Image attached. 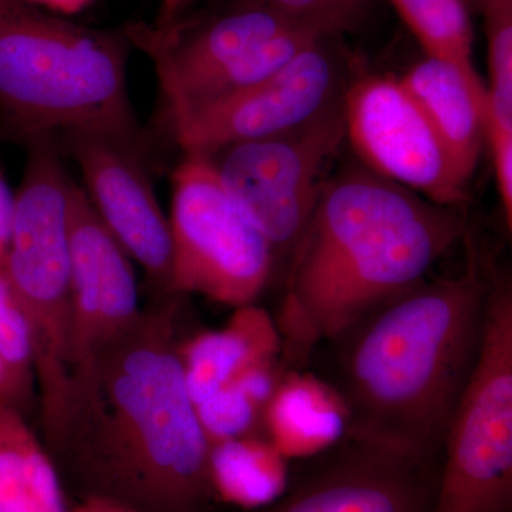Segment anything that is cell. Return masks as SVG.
<instances>
[{
    "mask_svg": "<svg viewBox=\"0 0 512 512\" xmlns=\"http://www.w3.org/2000/svg\"><path fill=\"white\" fill-rule=\"evenodd\" d=\"M174 308L146 309L72 369L46 448L82 500L137 512H205L215 501L211 444L185 384Z\"/></svg>",
    "mask_w": 512,
    "mask_h": 512,
    "instance_id": "6da1fadb",
    "label": "cell"
},
{
    "mask_svg": "<svg viewBox=\"0 0 512 512\" xmlns=\"http://www.w3.org/2000/svg\"><path fill=\"white\" fill-rule=\"evenodd\" d=\"M468 205H441L363 167L329 175L292 251L276 328L288 359L335 342L421 281L466 238Z\"/></svg>",
    "mask_w": 512,
    "mask_h": 512,
    "instance_id": "7a4b0ae2",
    "label": "cell"
},
{
    "mask_svg": "<svg viewBox=\"0 0 512 512\" xmlns=\"http://www.w3.org/2000/svg\"><path fill=\"white\" fill-rule=\"evenodd\" d=\"M468 249L463 274L421 281L335 340L348 439L429 458L443 450L493 286Z\"/></svg>",
    "mask_w": 512,
    "mask_h": 512,
    "instance_id": "3957f363",
    "label": "cell"
},
{
    "mask_svg": "<svg viewBox=\"0 0 512 512\" xmlns=\"http://www.w3.org/2000/svg\"><path fill=\"white\" fill-rule=\"evenodd\" d=\"M130 42L121 30L90 28L0 0V141H30L99 128L144 143L127 86Z\"/></svg>",
    "mask_w": 512,
    "mask_h": 512,
    "instance_id": "277c9868",
    "label": "cell"
},
{
    "mask_svg": "<svg viewBox=\"0 0 512 512\" xmlns=\"http://www.w3.org/2000/svg\"><path fill=\"white\" fill-rule=\"evenodd\" d=\"M431 512H508L512 497V292L491 286L476 363L451 416Z\"/></svg>",
    "mask_w": 512,
    "mask_h": 512,
    "instance_id": "5b68a950",
    "label": "cell"
},
{
    "mask_svg": "<svg viewBox=\"0 0 512 512\" xmlns=\"http://www.w3.org/2000/svg\"><path fill=\"white\" fill-rule=\"evenodd\" d=\"M171 295L197 293L222 305H252L276 255L222 185L210 157L184 154L171 177Z\"/></svg>",
    "mask_w": 512,
    "mask_h": 512,
    "instance_id": "8992f818",
    "label": "cell"
},
{
    "mask_svg": "<svg viewBox=\"0 0 512 512\" xmlns=\"http://www.w3.org/2000/svg\"><path fill=\"white\" fill-rule=\"evenodd\" d=\"M23 148L25 168L2 271L28 319L33 345L55 355L69 342V210L76 181L56 137L36 138Z\"/></svg>",
    "mask_w": 512,
    "mask_h": 512,
    "instance_id": "52a82bcc",
    "label": "cell"
},
{
    "mask_svg": "<svg viewBox=\"0 0 512 512\" xmlns=\"http://www.w3.org/2000/svg\"><path fill=\"white\" fill-rule=\"evenodd\" d=\"M345 141L340 96L302 126L229 144L208 157L225 190L278 256L292 254L298 244Z\"/></svg>",
    "mask_w": 512,
    "mask_h": 512,
    "instance_id": "ba28073f",
    "label": "cell"
},
{
    "mask_svg": "<svg viewBox=\"0 0 512 512\" xmlns=\"http://www.w3.org/2000/svg\"><path fill=\"white\" fill-rule=\"evenodd\" d=\"M295 28L262 0H225L163 26L130 22L123 32L153 63L170 123L259 47Z\"/></svg>",
    "mask_w": 512,
    "mask_h": 512,
    "instance_id": "9c48e42d",
    "label": "cell"
},
{
    "mask_svg": "<svg viewBox=\"0 0 512 512\" xmlns=\"http://www.w3.org/2000/svg\"><path fill=\"white\" fill-rule=\"evenodd\" d=\"M346 141L360 163L441 205H468V184L396 77H360L342 93Z\"/></svg>",
    "mask_w": 512,
    "mask_h": 512,
    "instance_id": "30bf717a",
    "label": "cell"
},
{
    "mask_svg": "<svg viewBox=\"0 0 512 512\" xmlns=\"http://www.w3.org/2000/svg\"><path fill=\"white\" fill-rule=\"evenodd\" d=\"M335 42L320 39L264 82L171 121L175 143L184 154L210 156L229 144L278 136L315 119L342 96Z\"/></svg>",
    "mask_w": 512,
    "mask_h": 512,
    "instance_id": "8fae6325",
    "label": "cell"
},
{
    "mask_svg": "<svg viewBox=\"0 0 512 512\" xmlns=\"http://www.w3.org/2000/svg\"><path fill=\"white\" fill-rule=\"evenodd\" d=\"M56 141L79 167L82 188L101 222L151 282L168 293L170 222L144 164V143L99 128L66 130Z\"/></svg>",
    "mask_w": 512,
    "mask_h": 512,
    "instance_id": "7c38bea8",
    "label": "cell"
},
{
    "mask_svg": "<svg viewBox=\"0 0 512 512\" xmlns=\"http://www.w3.org/2000/svg\"><path fill=\"white\" fill-rule=\"evenodd\" d=\"M70 366L82 363L141 315L133 259L96 214L82 185L69 210Z\"/></svg>",
    "mask_w": 512,
    "mask_h": 512,
    "instance_id": "4fadbf2b",
    "label": "cell"
},
{
    "mask_svg": "<svg viewBox=\"0 0 512 512\" xmlns=\"http://www.w3.org/2000/svg\"><path fill=\"white\" fill-rule=\"evenodd\" d=\"M350 440L348 450L298 491L262 512H431L433 458Z\"/></svg>",
    "mask_w": 512,
    "mask_h": 512,
    "instance_id": "5bb4252c",
    "label": "cell"
},
{
    "mask_svg": "<svg viewBox=\"0 0 512 512\" xmlns=\"http://www.w3.org/2000/svg\"><path fill=\"white\" fill-rule=\"evenodd\" d=\"M399 80L470 181L487 140V92L476 69L426 56Z\"/></svg>",
    "mask_w": 512,
    "mask_h": 512,
    "instance_id": "9a60e30c",
    "label": "cell"
},
{
    "mask_svg": "<svg viewBox=\"0 0 512 512\" xmlns=\"http://www.w3.org/2000/svg\"><path fill=\"white\" fill-rule=\"evenodd\" d=\"M282 342L276 323L254 305L235 309L225 328L178 342L185 384L195 406L259 363H275Z\"/></svg>",
    "mask_w": 512,
    "mask_h": 512,
    "instance_id": "2e32d148",
    "label": "cell"
},
{
    "mask_svg": "<svg viewBox=\"0 0 512 512\" xmlns=\"http://www.w3.org/2000/svg\"><path fill=\"white\" fill-rule=\"evenodd\" d=\"M262 421L268 440L286 460L315 456L349 430L348 407L339 390L298 372L278 380Z\"/></svg>",
    "mask_w": 512,
    "mask_h": 512,
    "instance_id": "e0dca14e",
    "label": "cell"
},
{
    "mask_svg": "<svg viewBox=\"0 0 512 512\" xmlns=\"http://www.w3.org/2000/svg\"><path fill=\"white\" fill-rule=\"evenodd\" d=\"M0 512H69L55 461L18 410L0 403Z\"/></svg>",
    "mask_w": 512,
    "mask_h": 512,
    "instance_id": "ac0fdd59",
    "label": "cell"
},
{
    "mask_svg": "<svg viewBox=\"0 0 512 512\" xmlns=\"http://www.w3.org/2000/svg\"><path fill=\"white\" fill-rule=\"evenodd\" d=\"M210 480L215 500L261 510L284 494L286 458L271 441L259 437L220 441L211 446Z\"/></svg>",
    "mask_w": 512,
    "mask_h": 512,
    "instance_id": "d6986e66",
    "label": "cell"
},
{
    "mask_svg": "<svg viewBox=\"0 0 512 512\" xmlns=\"http://www.w3.org/2000/svg\"><path fill=\"white\" fill-rule=\"evenodd\" d=\"M426 56L473 67V25L464 0H390Z\"/></svg>",
    "mask_w": 512,
    "mask_h": 512,
    "instance_id": "ffe728a7",
    "label": "cell"
},
{
    "mask_svg": "<svg viewBox=\"0 0 512 512\" xmlns=\"http://www.w3.org/2000/svg\"><path fill=\"white\" fill-rule=\"evenodd\" d=\"M0 356L8 370V406L28 417L36 397L35 355L28 319L0 265Z\"/></svg>",
    "mask_w": 512,
    "mask_h": 512,
    "instance_id": "44dd1931",
    "label": "cell"
},
{
    "mask_svg": "<svg viewBox=\"0 0 512 512\" xmlns=\"http://www.w3.org/2000/svg\"><path fill=\"white\" fill-rule=\"evenodd\" d=\"M292 25L325 39H339L365 25L377 0H262Z\"/></svg>",
    "mask_w": 512,
    "mask_h": 512,
    "instance_id": "7402d4cb",
    "label": "cell"
},
{
    "mask_svg": "<svg viewBox=\"0 0 512 512\" xmlns=\"http://www.w3.org/2000/svg\"><path fill=\"white\" fill-rule=\"evenodd\" d=\"M488 40L487 127L512 131V9L484 15Z\"/></svg>",
    "mask_w": 512,
    "mask_h": 512,
    "instance_id": "603a6c76",
    "label": "cell"
},
{
    "mask_svg": "<svg viewBox=\"0 0 512 512\" xmlns=\"http://www.w3.org/2000/svg\"><path fill=\"white\" fill-rule=\"evenodd\" d=\"M210 444L252 436L264 409L238 383L231 382L195 406Z\"/></svg>",
    "mask_w": 512,
    "mask_h": 512,
    "instance_id": "cb8c5ba5",
    "label": "cell"
},
{
    "mask_svg": "<svg viewBox=\"0 0 512 512\" xmlns=\"http://www.w3.org/2000/svg\"><path fill=\"white\" fill-rule=\"evenodd\" d=\"M487 141L490 144L498 194L503 204L505 224L512 229V131L487 127Z\"/></svg>",
    "mask_w": 512,
    "mask_h": 512,
    "instance_id": "d4e9b609",
    "label": "cell"
},
{
    "mask_svg": "<svg viewBox=\"0 0 512 512\" xmlns=\"http://www.w3.org/2000/svg\"><path fill=\"white\" fill-rule=\"evenodd\" d=\"M13 208H15V194L10 190L0 170V251H3V254L8 248Z\"/></svg>",
    "mask_w": 512,
    "mask_h": 512,
    "instance_id": "484cf974",
    "label": "cell"
},
{
    "mask_svg": "<svg viewBox=\"0 0 512 512\" xmlns=\"http://www.w3.org/2000/svg\"><path fill=\"white\" fill-rule=\"evenodd\" d=\"M200 0H160L153 25L163 26L180 18L187 10L194 8Z\"/></svg>",
    "mask_w": 512,
    "mask_h": 512,
    "instance_id": "4316f807",
    "label": "cell"
},
{
    "mask_svg": "<svg viewBox=\"0 0 512 512\" xmlns=\"http://www.w3.org/2000/svg\"><path fill=\"white\" fill-rule=\"evenodd\" d=\"M464 2H466L468 9L473 5L474 8L481 10L483 15L512 9V0H464Z\"/></svg>",
    "mask_w": 512,
    "mask_h": 512,
    "instance_id": "83f0119b",
    "label": "cell"
},
{
    "mask_svg": "<svg viewBox=\"0 0 512 512\" xmlns=\"http://www.w3.org/2000/svg\"><path fill=\"white\" fill-rule=\"evenodd\" d=\"M69 512H113L110 501L101 498H84L82 503L69 510Z\"/></svg>",
    "mask_w": 512,
    "mask_h": 512,
    "instance_id": "f1b7e54d",
    "label": "cell"
},
{
    "mask_svg": "<svg viewBox=\"0 0 512 512\" xmlns=\"http://www.w3.org/2000/svg\"><path fill=\"white\" fill-rule=\"evenodd\" d=\"M0 403H9V377L2 356H0Z\"/></svg>",
    "mask_w": 512,
    "mask_h": 512,
    "instance_id": "f546056e",
    "label": "cell"
},
{
    "mask_svg": "<svg viewBox=\"0 0 512 512\" xmlns=\"http://www.w3.org/2000/svg\"><path fill=\"white\" fill-rule=\"evenodd\" d=\"M110 504H111V511H113V512H137V511L131 510V508L123 507V505L111 503V501H110Z\"/></svg>",
    "mask_w": 512,
    "mask_h": 512,
    "instance_id": "4dcf8cb0",
    "label": "cell"
},
{
    "mask_svg": "<svg viewBox=\"0 0 512 512\" xmlns=\"http://www.w3.org/2000/svg\"><path fill=\"white\" fill-rule=\"evenodd\" d=\"M3 251H0V265H2V261H3Z\"/></svg>",
    "mask_w": 512,
    "mask_h": 512,
    "instance_id": "1f68e13d",
    "label": "cell"
}]
</instances>
